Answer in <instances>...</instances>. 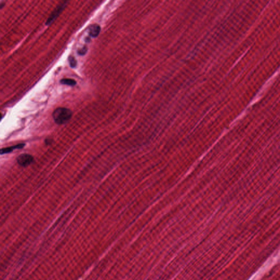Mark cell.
Returning <instances> with one entry per match:
<instances>
[{"mask_svg":"<svg viewBox=\"0 0 280 280\" xmlns=\"http://www.w3.org/2000/svg\"><path fill=\"white\" fill-rule=\"evenodd\" d=\"M24 146V144H19V145H16V146H12V147L5 148L2 149L1 150V154H6V153H10V152L13 151V150L15 149H19V148H22Z\"/></svg>","mask_w":280,"mask_h":280,"instance_id":"obj_5","label":"cell"},{"mask_svg":"<svg viewBox=\"0 0 280 280\" xmlns=\"http://www.w3.org/2000/svg\"><path fill=\"white\" fill-rule=\"evenodd\" d=\"M66 3V2H65L64 3H61V5L58 6L57 8L54 10L53 12L50 15V16L49 17V18L48 19V20L46 22L47 25H49L50 24L53 22L56 18L58 17V15L61 13L62 10L65 7Z\"/></svg>","mask_w":280,"mask_h":280,"instance_id":"obj_3","label":"cell"},{"mask_svg":"<svg viewBox=\"0 0 280 280\" xmlns=\"http://www.w3.org/2000/svg\"><path fill=\"white\" fill-rule=\"evenodd\" d=\"M60 83L61 84L67 85L70 86H75L76 84V81L72 79H69V78H64L60 81Z\"/></svg>","mask_w":280,"mask_h":280,"instance_id":"obj_6","label":"cell"},{"mask_svg":"<svg viewBox=\"0 0 280 280\" xmlns=\"http://www.w3.org/2000/svg\"><path fill=\"white\" fill-rule=\"evenodd\" d=\"M34 157L29 154H22L17 158L18 164L23 167H27L34 161Z\"/></svg>","mask_w":280,"mask_h":280,"instance_id":"obj_2","label":"cell"},{"mask_svg":"<svg viewBox=\"0 0 280 280\" xmlns=\"http://www.w3.org/2000/svg\"><path fill=\"white\" fill-rule=\"evenodd\" d=\"M87 50H88L87 47L86 46H84V47L81 48L80 49H78L77 50V53L78 54V55L83 56V55H84L85 54L87 53Z\"/></svg>","mask_w":280,"mask_h":280,"instance_id":"obj_8","label":"cell"},{"mask_svg":"<svg viewBox=\"0 0 280 280\" xmlns=\"http://www.w3.org/2000/svg\"><path fill=\"white\" fill-rule=\"evenodd\" d=\"M68 62H69V64L70 65V66L72 68H75L76 67V66H77V60H76V58L72 56H70L68 58Z\"/></svg>","mask_w":280,"mask_h":280,"instance_id":"obj_7","label":"cell"},{"mask_svg":"<svg viewBox=\"0 0 280 280\" xmlns=\"http://www.w3.org/2000/svg\"><path fill=\"white\" fill-rule=\"evenodd\" d=\"M88 34L89 36L95 38L98 36L101 31V27L97 24H92L88 27Z\"/></svg>","mask_w":280,"mask_h":280,"instance_id":"obj_4","label":"cell"},{"mask_svg":"<svg viewBox=\"0 0 280 280\" xmlns=\"http://www.w3.org/2000/svg\"><path fill=\"white\" fill-rule=\"evenodd\" d=\"M72 112L65 107H59L54 110L53 117L55 122L58 125L65 124L71 119Z\"/></svg>","mask_w":280,"mask_h":280,"instance_id":"obj_1","label":"cell"}]
</instances>
